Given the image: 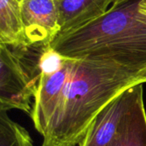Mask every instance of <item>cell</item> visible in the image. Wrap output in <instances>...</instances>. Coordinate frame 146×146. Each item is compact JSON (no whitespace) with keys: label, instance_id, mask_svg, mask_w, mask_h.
I'll return each mask as SVG.
<instances>
[{"label":"cell","instance_id":"6da1fadb","mask_svg":"<svg viewBox=\"0 0 146 146\" xmlns=\"http://www.w3.org/2000/svg\"><path fill=\"white\" fill-rule=\"evenodd\" d=\"M138 83H146V71L104 60L71 58L66 92L42 136L41 146H77L98 113Z\"/></svg>","mask_w":146,"mask_h":146},{"label":"cell","instance_id":"7a4b0ae2","mask_svg":"<svg viewBox=\"0 0 146 146\" xmlns=\"http://www.w3.org/2000/svg\"><path fill=\"white\" fill-rule=\"evenodd\" d=\"M50 46L74 59L113 62L146 71V0H126L93 21L59 34Z\"/></svg>","mask_w":146,"mask_h":146},{"label":"cell","instance_id":"3957f363","mask_svg":"<svg viewBox=\"0 0 146 146\" xmlns=\"http://www.w3.org/2000/svg\"><path fill=\"white\" fill-rule=\"evenodd\" d=\"M44 45L9 46L0 44V110H20L30 114L41 71Z\"/></svg>","mask_w":146,"mask_h":146},{"label":"cell","instance_id":"277c9868","mask_svg":"<svg viewBox=\"0 0 146 146\" xmlns=\"http://www.w3.org/2000/svg\"><path fill=\"white\" fill-rule=\"evenodd\" d=\"M143 99L144 83L124 90L98 113L78 146L114 145L125 132L136 105Z\"/></svg>","mask_w":146,"mask_h":146},{"label":"cell","instance_id":"5b68a950","mask_svg":"<svg viewBox=\"0 0 146 146\" xmlns=\"http://www.w3.org/2000/svg\"><path fill=\"white\" fill-rule=\"evenodd\" d=\"M70 71L71 58L66 57L58 69L41 74L31 117L34 127L42 136L64 97Z\"/></svg>","mask_w":146,"mask_h":146},{"label":"cell","instance_id":"8992f818","mask_svg":"<svg viewBox=\"0 0 146 146\" xmlns=\"http://www.w3.org/2000/svg\"><path fill=\"white\" fill-rule=\"evenodd\" d=\"M21 13L29 45H48L59 35L57 0H21Z\"/></svg>","mask_w":146,"mask_h":146},{"label":"cell","instance_id":"52a82bcc","mask_svg":"<svg viewBox=\"0 0 146 146\" xmlns=\"http://www.w3.org/2000/svg\"><path fill=\"white\" fill-rule=\"evenodd\" d=\"M59 34L80 28L104 15L113 0H57Z\"/></svg>","mask_w":146,"mask_h":146},{"label":"cell","instance_id":"ba28073f","mask_svg":"<svg viewBox=\"0 0 146 146\" xmlns=\"http://www.w3.org/2000/svg\"><path fill=\"white\" fill-rule=\"evenodd\" d=\"M0 44L28 46L21 13V0H0Z\"/></svg>","mask_w":146,"mask_h":146},{"label":"cell","instance_id":"9c48e42d","mask_svg":"<svg viewBox=\"0 0 146 146\" xmlns=\"http://www.w3.org/2000/svg\"><path fill=\"white\" fill-rule=\"evenodd\" d=\"M113 146H146V112L144 99L136 105L125 132Z\"/></svg>","mask_w":146,"mask_h":146},{"label":"cell","instance_id":"30bf717a","mask_svg":"<svg viewBox=\"0 0 146 146\" xmlns=\"http://www.w3.org/2000/svg\"><path fill=\"white\" fill-rule=\"evenodd\" d=\"M0 146H33L29 133L0 110Z\"/></svg>","mask_w":146,"mask_h":146},{"label":"cell","instance_id":"8fae6325","mask_svg":"<svg viewBox=\"0 0 146 146\" xmlns=\"http://www.w3.org/2000/svg\"><path fill=\"white\" fill-rule=\"evenodd\" d=\"M126 0H113V3H112V5L111 6H116V5H118V4H120V3H123Z\"/></svg>","mask_w":146,"mask_h":146}]
</instances>
